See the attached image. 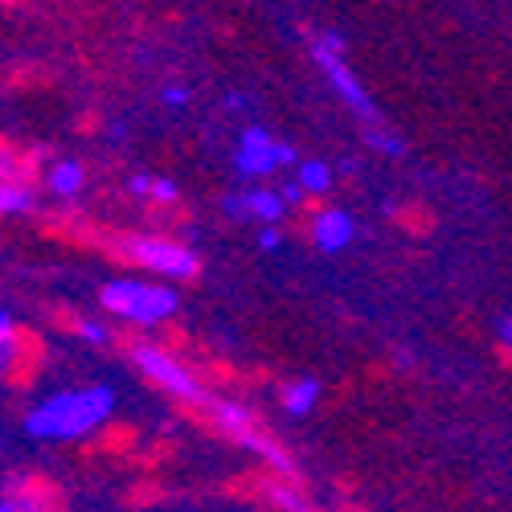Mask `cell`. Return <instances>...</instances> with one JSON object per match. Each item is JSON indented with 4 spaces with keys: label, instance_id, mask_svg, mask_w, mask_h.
<instances>
[{
    "label": "cell",
    "instance_id": "ba28073f",
    "mask_svg": "<svg viewBox=\"0 0 512 512\" xmlns=\"http://www.w3.org/2000/svg\"><path fill=\"white\" fill-rule=\"evenodd\" d=\"M222 209L234 213V218H242V213H246V218H254V222H279L287 213L279 189H246L238 197H226Z\"/></svg>",
    "mask_w": 512,
    "mask_h": 512
},
{
    "label": "cell",
    "instance_id": "6da1fadb",
    "mask_svg": "<svg viewBox=\"0 0 512 512\" xmlns=\"http://www.w3.org/2000/svg\"><path fill=\"white\" fill-rule=\"evenodd\" d=\"M115 414V390L111 386H87V390H62L41 398L25 414V431L46 443H74L87 439L91 431Z\"/></svg>",
    "mask_w": 512,
    "mask_h": 512
},
{
    "label": "cell",
    "instance_id": "5bb4252c",
    "mask_svg": "<svg viewBox=\"0 0 512 512\" xmlns=\"http://www.w3.org/2000/svg\"><path fill=\"white\" fill-rule=\"evenodd\" d=\"M17 357H21V340H17V324H13V316H9L5 308H0V377H9V373H13Z\"/></svg>",
    "mask_w": 512,
    "mask_h": 512
},
{
    "label": "cell",
    "instance_id": "2e32d148",
    "mask_svg": "<svg viewBox=\"0 0 512 512\" xmlns=\"http://www.w3.org/2000/svg\"><path fill=\"white\" fill-rule=\"evenodd\" d=\"M365 144H369L373 152H381V156H402V152H406L402 136H394L386 123H377V127H365Z\"/></svg>",
    "mask_w": 512,
    "mask_h": 512
},
{
    "label": "cell",
    "instance_id": "ac0fdd59",
    "mask_svg": "<svg viewBox=\"0 0 512 512\" xmlns=\"http://www.w3.org/2000/svg\"><path fill=\"white\" fill-rule=\"evenodd\" d=\"M74 328H78V336L87 340V345H107V340H111V332L99 320H74Z\"/></svg>",
    "mask_w": 512,
    "mask_h": 512
},
{
    "label": "cell",
    "instance_id": "3957f363",
    "mask_svg": "<svg viewBox=\"0 0 512 512\" xmlns=\"http://www.w3.org/2000/svg\"><path fill=\"white\" fill-rule=\"evenodd\" d=\"M205 410L213 414V422H218L238 447H246V451H254V455H263L283 480H295V463H291V455H287L267 431H259V422L250 418L246 406L226 402V398H205Z\"/></svg>",
    "mask_w": 512,
    "mask_h": 512
},
{
    "label": "cell",
    "instance_id": "d4e9b609",
    "mask_svg": "<svg viewBox=\"0 0 512 512\" xmlns=\"http://www.w3.org/2000/svg\"><path fill=\"white\" fill-rule=\"evenodd\" d=\"M226 107H234V111H246V99H242V95H226Z\"/></svg>",
    "mask_w": 512,
    "mask_h": 512
},
{
    "label": "cell",
    "instance_id": "9c48e42d",
    "mask_svg": "<svg viewBox=\"0 0 512 512\" xmlns=\"http://www.w3.org/2000/svg\"><path fill=\"white\" fill-rule=\"evenodd\" d=\"M357 238V226L345 209H324L320 218L312 222V242L324 250V254H340L349 242Z\"/></svg>",
    "mask_w": 512,
    "mask_h": 512
},
{
    "label": "cell",
    "instance_id": "9a60e30c",
    "mask_svg": "<svg viewBox=\"0 0 512 512\" xmlns=\"http://www.w3.org/2000/svg\"><path fill=\"white\" fill-rule=\"evenodd\" d=\"M29 209H33V189L29 185L0 181V218H9V213H29Z\"/></svg>",
    "mask_w": 512,
    "mask_h": 512
},
{
    "label": "cell",
    "instance_id": "44dd1931",
    "mask_svg": "<svg viewBox=\"0 0 512 512\" xmlns=\"http://www.w3.org/2000/svg\"><path fill=\"white\" fill-rule=\"evenodd\" d=\"M160 95H164V103H168V107H185V103H189V91H185V87H177V82H173V87H164Z\"/></svg>",
    "mask_w": 512,
    "mask_h": 512
},
{
    "label": "cell",
    "instance_id": "4fadbf2b",
    "mask_svg": "<svg viewBox=\"0 0 512 512\" xmlns=\"http://www.w3.org/2000/svg\"><path fill=\"white\" fill-rule=\"evenodd\" d=\"M82 185H87V168H82L78 160H58V164L50 168V189H54L58 197H74Z\"/></svg>",
    "mask_w": 512,
    "mask_h": 512
},
{
    "label": "cell",
    "instance_id": "7a4b0ae2",
    "mask_svg": "<svg viewBox=\"0 0 512 512\" xmlns=\"http://www.w3.org/2000/svg\"><path fill=\"white\" fill-rule=\"evenodd\" d=\"M99 304H103L111 316L127 320V324H144V328H152V324L168 320V316L181 308V295H177V287H164V283L115 279V283L103 287Z\"/></svg>",
    "mask_w": 512,
    "mask_h": 512
},
{
    "label": "cell",
    "instance_id": "277c9868",
    "mask_svg": "<svg viewBox=\"0 0 512 512\" xmlns=\"http://www.w3.org/2000/svg\"><path fill=\"white\" fill-rule=\"evenodd\" d=\"M123 250V259L127 263H136V267H148L156 271L160 279L168 283H189L201 275V263H197V254L173 238H156V234H132V238H123L119 242Z\"/></svg>",
    "mask_w": 512,
    "mask_h": 512
},
{
    "label": "cell",
    "instance_id": "ffe728a7",
    "mask_svg": "<svg viewBox=\"0 0 512 512\" xmlns=\"http://www.w3.org/2000/svg\"><path fill=\"white\" fill-rule=\"evenodd\" d=\"M271 496H275V500H279V504H283L287 512H312V508H308V504H304L300 496H295V492H287V488H279V484L271 488Z\"/></svg>",
    "mask_w": 512,
    "mask_h": 512
},
{
    "label": "cell",
    "instance_id": "5b68a950",
    "mask_svg": "<svg viewBox=\"0 0 512 512\" xmlns=\"http://www.w3.org/2000/svg\"><path fill=\"white\" fill-rule=\"evenodd\" d=\"M312 58L320 62V70L328 74V82H332V91L345 99L361 119H365V127H377V123H386L377 115V107L369 103V95H365V87H361V78L349 70V62H345V33H336V29H328V33H316V41H312Z\"/></svg>",
    "mask_w": 512,
    "mask_h": 512
},
{
    "label": "cell",
    "instance_id": "8992f818",
    "mask_svg": "<svg viewBox=\"0 0 512 512\" xmlns=\"http://www.w3.org/2000/svg\"><path fill=\"white\" fill-rule=\"evenodd\" d=\"M132 361H136V369L152 381V386H160V390H168L173 398H181V402H193V406H205V390H201V381L193 377V369L189 365H181L173 353H164L160 345H152V340H136L132 345Z\"/></svg>",
    "mask_w": 512,
    "mask_h": 512
},
{
    "label": "cell",
    "instance_id": "7402d4cb",
    "mask_svg": "<svg viewBox=\"0 0 512 512\" xmlns=\"http://www.w3.org/2000/svg\"><path fill=\"white\" fill-rule=\"evenodd\" d=\"M496 340H500V349H508V340H512V316L508 312L496 316Z\"/></svg>",
    "mask_w": 512,
    "mask_h": 512
},
{
    "label": "cell",
    "instance_id": "cb8c5ba5",
    "mask_svg": "<svg viewBox=\"0 0 512 512\" xmlns=\"http://www.w3.org/2000/svg\"><path fill=\"white\" fill-rule=\"evenodd\" d=\"M127 189H132L136 197H148V189H152V177H148V173H136L132 181H127Z\"/></svg>",
    "mask_w": 512,
    "mask_h": 512
},
{
    "label": "cell",
    "instance_id": "52a82bcc",
    "mask_svg": "<svg viewBox=\"0 0 512 512\" xmlns=\"http://www.w3.org/2000/svg\"><path fill=\"white\" fill-rule=\"evenodd\" d=\"M283 164H295V148L291 144H279L271 132H263L259 123H250L246 132L238 136V152H234L238 177L259 181V177L275 173V168H283Z\"/></svg>",
    "mask_w": 512,
    "mask_h": 512
},
{
    "label": "cell",
    "instance_id": "7c38bea8",
    "mask_svg": "<svg viewBox=\"0 0 512 512\" xmlns=\"http://www.w3.org/2000/svg\"><path fill=\"white\" fill-rule=\"evenodd\" d=\"M291 185L300 189L304 197H320V193L332 189V168L324 160H300L295 164V181Z\"/></svg>",
    "mask_w": 512,
    "mask_h": 512
},
{
    "label": "cell",
    "instance_id": "603a6c76",
    "mask_svg": "<svg viewBox=\"0 0 512 512\" xmlns=\"http://www.w3.org/2000/svg\"><path fill=\"white\" fill-rule=\"evenodd\" d=\"M259 246H263V250H279V246H283V234H279L275 226H263V230H259Z\"/></svg>",
    "mask_w": 512,
    "mask_h": 512
},
{
    "label": "cell",
    "instance_id": "8fae6325",
    "mask_svg": "<svg viewBox=\"0 0 512 512\" xmlns=\"http://www.w3.org/2000/svg\"><path fill=\"white\" fill-rule=\"evenodd\" d=\"M320 402V381L316 377H300V381H291V386L283 390V410L291 418H308Z\"/></svg>",
    "mask_w": 512,
    "mask_h": 512
},
{
    "label": "cell",
    "instance_id": "d6986e66",
    "mask_svg": "<svg viewBox=\"0 0 512 512\" xmlns=\"http://www.w3.org/2000/svg\"><path fill=\"white\" fill-rule=\"evenodd\" d=\"M152 201H177V181H168V177H152V189H148Z\"/></svg>",
    "mask_w": 512,
    "mask_h": 512
},
{
    "label": "cell",
    "instance_id": "30bf717a",
    "mask_svg": "<svg viewBox=\"0 0 512 512\" xmlns=\"http://www.w3.org/2000/svg\"><path fill=\"white\" fill-rule=\"evenodd\" d=\"M0 512H58L54 496L41 488V480H13L9 492L0 496Z\"/></svg>",
    "mask_w": 512,
    "mask_h": 512
},
{
    "label": "cell",
    "instance_id": "e0dca14e",
    "mask_svg": "<svg viewBox=\"0 0 512 512\" xmlns=\"http://www.w3.org/2000/svg\"><path fill=\"white\" fill-rule=\"evenodd\" d=\"M21 177H25V160H17V152H13V148L0 144V181H9V185H25Z\"/></svg>",
    "mask_w": 512,
    "mask_h": 512
}]
</instances>
